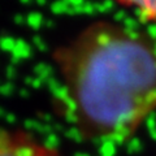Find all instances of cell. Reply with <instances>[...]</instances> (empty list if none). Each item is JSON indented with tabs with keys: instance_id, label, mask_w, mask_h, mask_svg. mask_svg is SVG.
Wrapping results in <instances>:
<instances>
[{
	"instance_id": "6da1fadb",
	"label": "cell",
	"mask_w": 156,
	"mask_h": 156,
	"mask_svg": "<svg viewBox=\"0 0 156 156\" xmlns=\"http://www.w3.org/2000/svg\"><path fill=\"white\" fill-rule=\"evenodd\" d=\"M53 61L66 115L85 140L125 143L156 112V29L96 20Z\"/></svg>"
},
{
	"instance_id": "7a4b0ae2",
	"label": "cell",
	"mask_w": 156,
	"mask_h": 156,
	"mask_svg": "<svg viewBox=\"0 0 156 156\" xmlns=\"http://www.w3.org/2000/svg\"><path fill=\"white\" fill-rule=\"evenodd\" d=\"M0 156H61L60 152L23 130L0 126Z\"/></svg>"
},
{
	"instance_id": "3957f363",
	"label": "cell",
	"mask_w": 156,
	"mask_h": 156,
	"mask_svg": "<svg viewBox=\"0 0 156 156\" xmlns=\"http://www.w3.org/2000/svg\"><path fill=\"white\" fill-rule=\"evenodd\" d=\"M119 5L128 9L134 14L139 26L156 29V0L142 2H120Z\"/></svg>"
}]
</instances>
